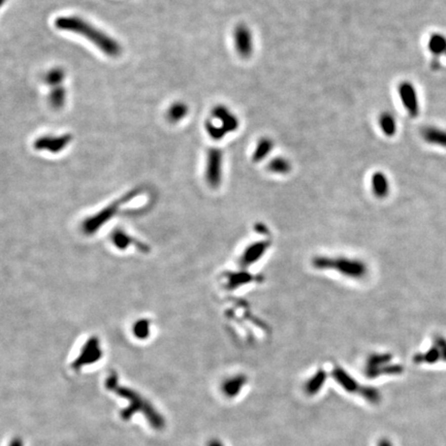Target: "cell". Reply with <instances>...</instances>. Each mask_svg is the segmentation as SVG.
Instances as JSON below:
<instances>
[{
    "label": "cell",
    "mask_w": 446,
    "mask_h": 446,
    "mask_svg": "<svg viewBox=\"0 0 446 446\" xmlns=\"http://www.w3.org/2000/svg\"><path fill=\"white\" fill-rule=\"evenodd\" d=\"M106 388L115 392L120 398L128 402V406L121 410L120 415L123 421H129L137 412H141L148 421L149 425L155 430H163L166 427L164 416L156 410L153 405L142 395L134 389L121 386L116 373H111L106 379Z\"/></svg>",
    "instance_id": "cell-1"
},
{
    "label": "cell",
    "mask_w": 446,
    "mask_h": 446,
    "mask_svg": "<svg viewBox=\"0 0 446 446\" xmlns=\"http://www.w3.org/2000/svg\"><path fill=\"white\" fill-rule=\"evenodd\" d=\"M55 26L60 30L74 32L84 36L108 56L117 57L121 53V47L115 39L78 17L69 16L57 18L55 20Z\"/></svg>",
    "instance_id": "cell-2"
},
{
    "label": "cell",
    "mask_w": 446,
    "mask_h": 446,
    "mask_svg": "<svg viewBox=\"0 0 446 446\" xmlns=\"http://www.w3.org/2000/svg\"><path fill=\"white\" fill-rule=\"evenodd\" d=\"M311 265L317 271L336 272L344 278L356 281L364 279L369 274L366 261L345 255H317L312 258Z\"/></svg>",
    "instance_id": "cell-3"
},
{
    "label": "cell",
    "mask_w": 446,
    "mask_h": 446,
    "mask_svg": "<svg viewBox=\"0 0 446 446\" xmlns=\"http://www.w3.org/2000/svg\"><path fill=\"white\" fill-rule=\"evenodd\" d=\"M240 127V120L227 106L216 104L211 110V118L205 122V128L209 137L214 141L224 139L228 134L237 131Z\"/></svg>",
    "instance_id": "cell-4"
},
{
    "label": "cell",
    "mask_w": 446,
    "mask_h": 446,
    "mask_svg": "<svg viewBox=\"0 0 446 446\" xmlns=\"http://www.w3.org/2000/svg\"><path fill=\"white\" fill-rule=\"evenodd\" d=\"M332 376L337 383H339L348 392H356L371 403H378L380 401V393L375 387L361 386L341 367H336L332 372Z\"/></svg>",
    "instance_id": "cell-5"
},
{
    "label": "cell",
    "mask_w": 446,
    "mask_h": 446,
    "mask_svg": "<svg viewBox=\"0 0 446 446\" xmlns=\"http://www.w3.org/2000/svg\"><path fill=\"white\" fill-rule=\"evenodd\" d=\"M223 161L224 154L220 148H210L206 156L205 165V180L207 185L217 189L220 187L223 178Z\"/></svg>",
    "instance_id": "cell-6"
},
{
    "label": "cell",
    "mask_w": 446,
    "mask_h": 446,
    "mask_svg": "<svg viewBox=\"0 0 446 446\" xmlns=\"http://www.w3.org/2000/svg\"><path fill=\"white\" fill-rule=\"evenodd\" d=\"M390 354H372L367 359L366 375L374 378L384 374H401L403 368L400 364L390 363Z\"/></svg>",
    "instance_id": "cell-7"
},
{
    "label": "cell",
    "mask_w": 446,
    "mask_h": 446,
    "mask_svg": "<svg viewBox=\"0 0 446 446\" xmlns=\"http://www.w3.org/2000/svg\"><path fill=\"white\" fill-rule=\"evenodd\" d=\"M101 357L102 348L100 340L97 337H90L82 345L76 358L71 362V367L73 370H80L84 367L97 362Z\"/></svg>",
    "instance_id": "cell-8"
},
{
    "label": "cell",
    "mask_w": 446,
    "mask_h": 446,
    "mask_svg": "<svg viewBox=\"0 0 446 446\" xmlns=\"http://www.w3.org/2000/svg\"><path fill=\"white\" fill-rule=\"evenodd\" d=\"M233 44L239 56L244 59L251 57L254 50V44L253 34L248 25L241 23L235 26L233 30Z\"/></svg>",
    "instance_id": "cell-9"
},
{
    "label": "cell",
    "mask_w": 446,
    "mask_h": 446,
    "mask_svg": "<svg viewBox=\"0 0 446 446\" xmlns=\"http://www.w3.org/2000/svg\"><path fill=\"white\" fill-rule=\"evenodd\" d=\"M271 244L267 240L255 241L249 244L241 253L239 257V264L242 268L247 269L255 264L266 255Z\"/></svg>",
    "instance_id": "cell-10"
},
{
    "label": "cell",
    "mask_w": 446,
    "mask_h": 446,
    "mask_svg": "<svg viewBox=\"0 0 446 446\" xmlns=\"http://www.w3.org/2000/svg\"><path fill=\"white\" fill-rule=\"evenodd\" d=\"M398 93L403 107L409 116L416 118L419 115V101L414 85L409 81H403L398 86Z\"/></svg>",
    "instance_id": "cell-11"
},
{
    "label": "cell",
    "mask_w": 446,
    "mask_h": 446,
    "mask_svg": "<svg viewBox=\"0 0 446 446\" xmlns=\"http://www.w3.org/2000/svg\"><path fill=\"white\" fill-rule=\"evenodd\" d=\"M72 137L69 134L62 136H45L38 138L33 146L35 150L48 151L51 153H59L64 150L71 142Z\"/></svg>",
    "instance_id": "cell-12"
},
{
    "label": "cell",
    "mask_w": 446,
    "mask_h": 446,
    "mask_svg": "<svg viewBox=\"0 0 446 446\" xmlns=\"http://www.w3.org/2000/svg\"><path fill=\"white\" fill-rule=\"evenodd\" d=\"M421 136L430 145L446 148V130L440 127L427 125L421 129Z\"/></svg>",
    "instance_id": "cell-13"
},
{
    "label": "cell",
    "mask_w": 446,
    "mask_h": 446,
    "mask_svg": "<svg viewBox=\"0 0 446 446\" xmlns=\"http://www.w3.org/2000/svg\"><path fill=\"white\" fill-rule=\"evenodd\" d=\"M371 190L373 195L379 199H383L389 194L390 183L383 172L373 173L371 177Z\"/></svg>",
    "instance_id": "cell-14"
},
{
    "label": "cell",
    "mask_w": 446,
    "mask_h": 446,
    "mask_svg": "<svg viewBox=\"0 0 446 446\" xmlns=\"http://www.w3.org/2000/svg\"><path fill=\"white\" fill-rule=\"evenodd\" d=\"M247 383V378L243 374L234 375L226 378L221 384V390L227 398L237 397L245 384Z\"/></svg>",
    "instance_id": "cell-15"
},
{
    "label": "cell",
    "mask_w": 446,
    "mask_h": 446,
    "mask_svg": "<svg viewBox=\"0 0 446 446\" xmlns=\"http://www.w3.org/2000/svg\"><path fill=\"white\" fill-rule=\"evenodd\" d=\"M225 278V286L229 291H233L239 286H243L254 282L257 280V277L249 274V272H231L224 276Z\"/></svg>",
    "instance_id": "cell-16"
},
{
    "label": "cell",
    "mask_w": 446,
    "mask_h": 446,
    "mask_svg": "<svg viewBox=\"0 0 446 446\" xmlns=\"http://www.w3.org/2000/svg\"><path fill=\"white\" fill-rule=\"evenodd\" d=\"M274 141L269 137H262L258 140L252 153V161L257 164L265 160L274 149Z\"/></svg>",
    "instance_id": "cell-17"
},
{
    "label": "cell",
    "mask_w": 446,
    "mask_h": 446,
    "mask_svg": "<svg viewBox=\"0 0 446 446\" xmlns=\"http://www.w3.org/2000/svg\"><path fill=\"white\" fill-rule=\"evenodd\" d=\"M428 49L433 55V59L440 60L441 56L446 55V36L442 33H433L428 42Z\"/></svg>",
    "instance_id": "cell-18"
},
{
    "label": "cell",
    "mask_w": 446,
    "mask_h": 446,
    "mask_svg": "<svg viewBox=\"0 0 446 446\" xmlns=\"http://www.w3.org/2000/svg\"><path fill=\"white\" fill-rule=\"evenodd\" d=\"M378 124L386 137L391 138L397 134V121L391 113L382 112L378 117Z\"/></svg>",
    "instance_id": "cell-19"
},
{
    "label": "cell",
    "mask_w": 446,
    "mask_h": 446,
    "mask_svg": "<svg viewBox=\"0 0 446 446\" xmlns=\"http://www.w3.org/2000/svg\"><path fill=\"white\" fill-rule=\"evenodd\" d=\"M326 381H327V373L323 370H318L306 382L304 386L305 391L308 393V395L311 396L315 395V393H317L325 385Z\"/></svg>",
    "instance_id": "cell-20"
},
{
    "label": "cell",
    "mask_w": 446,
    "mask_h": 446,
    "mask_svg": "<svg viewBox=\"0 0 446 446\" xmlns=\"http://www.w3.org/2000/svg\"><path fill=\"white\" fill-rule=\"evenodd\" d=\"M270 173L275 175H286L292 171V164L283 156H276L272 158L267 166Z\"/></svg>",
    "instance_id": "cell-21"
},
{
    "label": "cell",
    "mask_w": 446,
    "mask_h": 446,
    "mask_svg": "<svg viewBox=\"0 0 446 446\" xmlns=\"http://www.w3.org/2000/svg\"><path fill=\"white\" fill-rule=\"evenodd\" d=\"M188 112H189V108L185 102L177 101L171 104L167 115H168V119L172 123H177L184 119L187 116Z\"/></svg>",
    "instance_id": "cell-22"
},
{
    "label": "cell",
    "mask_w": 446,
    "mask_h": 446,
    "mask_svg": "<svg viewBox=\"0 0 446 446\" xmlns=\"http://www.w3.org/2000/svg\"><path fill=\"white\" fill-rule=\"evenodd\" d=\"M111 241L115 247L118 249H127L131 244H135L134 238H131L124 230L117 229L111 235Z\"/></svg>",
    "instance_id": "cell-23"
},
{
    "label": "cell",
    "mask_w": 446,
    "mask_h": 446,
    "mask_svg": "<svg viewBox=\"0 0 446 446\" xmlns=\"http://www.w3.org/2000/svg\"><path fill=\"white\" fill-rule=\"evenodd\" d=\"M65 98H66L65 89L61 86H57V87H54V89L51 91V93L49 95V102L52 106V108L60 109L65 102Z\"/></svg>",
    "instance_id": "cell-24"
},
{
    "label": "cell",
    "mask_w": 446,
    "mask_h": 446,
    "mask_svg": "<svg viewBox=\"0 0 446 446\" xmlns=\"http://www.w3.org/2000/svg\"><path fill=\"white\" fill-rule=\"evenodd\" d=\"M134 335L140 339L145 340L150 336L151 333V322L148 319H140L136 321V323L133 327Z\"/></svg>",
    "instance_id": "cell-25"
},
{
    "label": "cell",
    "mask_w": 446,
    "mask_h": 446,
    "mask_svg": "<svg viewBox=\"0 0 446 446\" xmlns=\"http://www.w3.org/2000/svg\"><path fill=\"white\" fill-rule=\"evenodd\" d=\"M64 77H65V73H64L63 69L53 68L52 70L47 72V74L45 76V81L50 86L57 87L62 83Z\"/></svg>",
    "instance_id": "cell-26"
},
{
    "label": "cell",
    "mask_w": 446,
    "mask_h": 446,
    "mask_svg": "<svg viewBox=\"0 0 446 446\" xmlns=\"http://www.w3.org/2000/svg\"><path fill=\"white\" fill-rule=\"evenodd\" d=\"M433 343L440 350L442 355V361H446V339L442 336H436L433 340Z\"/></svg>",
    "instance_id": "cell-27"
},
{
    "label": "cell",
    "mask_w": 446,
    "mask_h": 446,
    "mask_svg": "<svg viewBox=\"0 0 446 446\" xmlns=\"http://www.w3.org/2000/svg\"><path fill=\"white\" fill-rule=\"evenodd\" d=\"M8 446H24V443L20 437H15L13 440H11Z\"/></svg>",
    "instance_id": "cell-28"
},
{
    "label": "cell",
    "mask_w": 446,
    "mask_h": 446,
    "mask_svg": "<svg viewBox=\"0 0 446 446\" xmlns=\"http://www.w3.org/2000/svg\"><path fill=\"white\" fill-rule=\"evenodd\" d=\"M377 446H392V444H391V442L389 441V440H387V439H381L379 442H378V445Z\"/></svg>",
    "instance_id": "cell-29"
},
{
    "label": "cell",
    "mask_w": 446,
    "mask_h": 446,
    "mask_svg": "<svg viewBox=\"0 0 446 446\" xmlns=\"http://www.w3.org/2000/svg\"><path fill=\"white\" fill-rule=\"evenodd\" d=\"M208 446H222V444L218 440H212L211 442L209 443Z\"/></svg>",
    "instance_id": "cell-30"
},
{
    "label": "cell",
    "mask_w": 446,
    "mask_h": 446,
    "mask_svg": "<svg viewBox=\"0 0 446 446\" xmlns=\"http://www.w3.org/2000/svg\"><path fill=\"white\" fill-rule=\"evenodd\" d=\"M6 2H7V0H0V8H2L5 5Z\"/></svg>",
    "instance_id": "cell-31"
},
{
    "label": "cell",
    "mask_w": 446,
    "mask_h": 446,
    "mask_svg": "<svg viewBox=\"0 0 446 446\" xmlns=\"http://www.w3.org/2000/svg\"><path fill=\"white\" fill-rule=\"evenodd\" d=\"M445 56H446V55H445Z\"/></svg>",
    "instance_id": "cell-32"
}]
</instances>
